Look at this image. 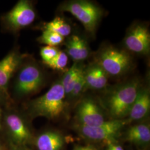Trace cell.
I'll use <instances>...</instances> for the list:
<instances>
[{"instance_id":"obj_1","label":"cell","mask_w":150,"mask_h":150,"mask_svg":"<svg viewBox=\"0 0 150 150\" xmlns=\"http://www.w3.org/2000/svg\"><path fill=\"white\" fill-rule=\"evenodd\" d=\"M142 86L134 79L113 87L105 97V105L113 120H122L128 116L129 111Z\"/></svg>"},{"instance_id":"obj_2","label":"cell","mask_w":150,"mask_h":150,"mask_svg":"<svg viewBox=\"0 0 150 150\" xmlns=\"http://www.w3.org/2000/svg\"><path fill=\"white\" fill-rule=\"evenodd\" d=\"M66 97L64 88L59 81L42 96L30 103V113L33 117H44L49 120L59 118L66 109Z\"/></svg>"},{"instance_id":"obj_3","label":"cell","mask_w":150,"mask_h":150,"mask_svg":"<svg viewBox=\"0 0 150 150\" xmlns=\"http://www.w3.org/2000/svg\"><path fill=\"white\" fill-rule=\"evenodd\" d=\"M61 10L74 16L91 33L95 32L103 15V10L99 6L85 0L68 1L61 6Z\"/></svg>"},{"instance_id":"obj_4","label":"cell","mask_w":150,"mask_h":150,"mask_svg":"<svg viewBox=\"0 0 150 150\" xmlns=\"http://www.w3.org/2000/svg\"><path fill=\"white\" fill-rule=\"evenodd\" d=\"M95 64L108 76H118L125 74L130 69L132 61L127 52L112 46H107L99 51Z\"/></svg>"},{"instance_id":"obj_5","label":"cell","mask_w":150,"mask_h":150,"mask_svg":"<svg viewBox=\"0 0 150 150\" xmlns=\"http://www.w3.org/2000/svg\"><path fill=\"white\" fill-rule=\"evenodd\" d=\"M17 76L15 92L19 96H26L36 93L43 86L45 76L40 66L33 62L21 66Z\"/></svg>"},{"instance_id":"obj_6","label":"cell","mask_w":150,"mask_h":150,"mask_svg":"<svg viewBox=\"0 0 150 150\" xmlns=\"http://www.w3.org/2000/svg\"><path fill=\"white\" fill-rule=\"evenodd\" d=\"M126 123V121L123 120H112L96 126L77 125L76 127L81 136L86 139L95 142H105L108 145L114 143Z\"/></svg>"},{"instance_id":"obj_7","label":"cell","mask_w":150,"mask_h":150,"mask_svg":"<svg viewBox=\"0 0 150 150\" xmlns=\"http://www.w3.org/2000/svg\"><path fill=\"white\" fill-rule=\"evenodd\" d=\"M36 16L32 4L26 0H21L6 14L3 20L9 29L18 31L32 24Z\"/></svg>"},{"instance_id":"obj_8","label":"cell","mask_w":150,"mask_h":150,"mask_svg":"<svg viewBox=\"0 0 150 150\" xmlns=\"http://www.w3.org/2000/svg\"><path fill=\"white\" fill-rule=\"evenodd\" d=\"M124 45L128 50L135 54H149L150 50V34L148 27L144 24L134 25L129 29L125 36Z\"/></svg>"},{"instance_id":"obj_9","label":"cell","mask_w":150,"mask_h":150,"mask_svg":"<svg viewBox=\"0 0 150 150\" xmlns=\"http://www.w3.org/2000/svg\"><path fill=\"white\" fill-rule=\"evenodd\" d=\"M76 114L78 125L82 126H96L106 121L101 108L90 98H84L79 103Z\"/></svg>"},{"instance_id":"obj_10","label":"cell","mask_w":150,"mask_h":150,"mask_svg":"<svg viewBox=\"0 0 150 150\" xmlns=\"http://www.w3.org/2000/svg\"><path fill=\"white\" fill-rule=\"evenodd\" d=\"M5 123L12 139L18 146L26 145L31 140L32 135L27 124L18 115L7 114Z\"/></svg>"},{"instance_id":"obj_11","label":"cell","mask_w":150,"mask_h":150,"mask_svg":"<svg viewBox=\"0 0 150 150\" xmlns=\"http://www.w3.org/2000/svg\"><path fill=\"white\" fill-rule=\"evenodd\" d=\"M23 56L17 51H12L0 61V89L7 92L12 76L21 66Z\"/></svg>"},{"instance_id":"obj_12","label":"cell","mask_w":150,"mask_h":150,"mask_svg":"<svg viewBox=\"0 0 150 150\" xmlns=\"http://www.w3.org/2000/svg\"><path fill=\"white\" fill-rule=\"evenodd\" d=\"M150 109V91L148 88H141L134 103L129 111L126 122L142 120L148 115Z\"/></svg>"},{"instance_id":"obj_13","label":"cell","mask_w":150,"mask_h":150,"mask_svg":"<svg viewBox=\"0 0 150 150\" xmlns=\"http://www.w3.org/2000/svg\"><path fill=\"white\" fill-rule=\"evenodd\" d=\"M67 54L76 62L83 61L89 56V47L86 41L78 35H72L66 43Z\"/></svg>"},{"instance_id":"obj_14","label":"cell","mask_w":150,"mask_h":150,"mask_svg":"<svg viewBox=\"0 0 150 150\" xmlns=\"http://www.w3.org/2000/svg\"><path fill=\"white\" fill-rule=\"evenodd\" d=\"M84 77L87 88L101 90L107 85L108 75L95 63L84 69Z\"/></svg>"},{"instance_id":"obj_15","label":"cell","mask_w":150,"mask_h":150,"mask_svg":"<svg viewBox=\"0 0 150 150\" xmlns=\"http://www.w3.org/2000/svg\"><path fill=\"white\" fill-rule=\"evenodd\" d=\"M126 141L138 147H145L150 142V128L147 124H136L129 128L125 136Z\"/></svg>"},{"instance_id":"obj_16","label":"cell","mask_w":150,"mask_h":150,"mask_svg":"<svg viewBox=\"0 0 150 150\" xmlns=\"http://www.w3.org/2000/svg\"><path fill=\"white\" fill-rule=\"evenodd\" d=\"M64 144L63 136L54 131H48L39 134L36 139L38 150H61Z\"/></svg>"},{"instance_id":"obj_17","label":"cell","mask_w":150,"mask_h":150,"mask_svg":"<svg viewBox=\"0 0 150 150\" xmlns=\"http://www.w3.org/2000/svg\"><path fill=\"white\" fill-rule=\"evenodd\" d=\"M84 68L76 62L71 68L66 71L62 80L60 81L64 88L66 96L69 97L76 83L82 74Z\"/></svg>"},{"instance_id":"obj_18","label":"cell","mask_w":150,"mask_h":150,"mask_svg":"<svg viewBox=\"0 0 150 150\" xmlns=\"http://www.w3.org/2000/svg\"><path fill=\"white\" fill-rule=\"evenodd\" d=\"M44 28L57 33L64 38L69 36L71 33L70 25L60 17H56L51 21L45 23Z\"/></svg>"},{"instance_id":"obj_19","label":"cell","mask_w":150,"mask_h":150,"mask_svg":"<svg viewBox=\"0 0 150 150\" xmlns=\"http://www.w3.org/2000/svg\"><path fill=\"white\" fill-rule=\"evenodd\" d=\"M38 40L40 43L46 46L56 47L64 42V38L57 33L45 30L42 35L38 38Z\"/></svg>"},{"instance_id":"obj_20","label":"cell","mask_w":150,"mask_h":150,"mask_svg":"<svg viewBox=\"0 0 150 150\" xmlns=\"http://www.w3.org/2000/svg\"><path fill=\"white\" fill-rule=\"evenodd\" d=\"M69 58L66 53L62 51H59L57 56L47 63L44 64L48 67L54 70L66 71V67L68 64Z\"/></svg>"},{"instance_id":"obj_21","label":"cell","mask_w":150,"mask_h":150,"mask_svg":"<svg viewBox=\"0 0 150 150\" xmlns=\"http://www.w3.org/2000/svg\"><path fill=\"white\" fill-rule=\"evenodd\" d=\"M86 88H87V86H86V81L84 77V71H83L82 74L81 75L80 79L76 83L69 97L71 98L72 100L77 98L79 97L80 96L81 94L84 91H85Z\"/></svg>"},{"instance_id":"obj_22","label":"cell","mask_w":150,"mask_h":150,"mask_svg":"<svg viewBox=\"0 0 150 150\" xmlns=\"http://www.w3.org/2000/svg\"><path fill=\"white\" fill-rule=\"evenodd\" d=\"M59 50L56 47L46 46L41 48L40 56L42 59L43 64L47 63L54 59L59 53Z\"/></svg>"},{"instance_id":"obj_23","label":"cell","mask_w":150,"mask_h":150,"mask_svg":"<svg viewBox=\"0 0 150 150\" xmlns=\"http://www.w3.org/2000/svg\"><path fill=\"white\" fill-rule=\"evenodd\" d=\"M74 150H97V149L93 146L87 145V146H77L75 148Z\"/></svg>"},{"instance_id":"obj_24","label":"cell","mask_w":150,"mask_h":150,"mask_svg":"<svg viewBox=\"0 0 150 150\" xmlns=\"http://www.w3.org/2000/svg\"><path fill=\"white\" fill-rule=\"evenodd\" d=\"M108 146V149L110 150H123V148L120 145H116L113 144H110Z\"/></svg>"},{"instance_id":"obj_25","label":"cell","mask_w":150,"mask_h":150,"mask_svg":"<svg viewBox=\"0 0 150 150\" xmlns=\"http://www.w3.org/2000/svg\"><path fill=\"white\" fill-rule=\"evenodd\" d=\"M11 150H27L22 148L21 146H18V147H13Z\"/></svg>"},{"instance_id":"obj_26","label":"cell","mask_w":150,"mask_h":150,"mask_svg":"<svg viewBox=\"0 0 150 150\" xmlns=\"http://www.w3.org/2000/svg\"><path fill=\"white\" fill-rule=\"evenodd\" d=\"M1 119H2V110L0 108V129H2V125H1Z\"/></svg>"},{"instance_id":"obj_27","label":"cell","mask_w":150,"mask_h":150,"mask_svg":"<svg viewBox=\"0 0 150 150\" xmlns=\"http://www.w3.org/2000/svg\"><path fill=\"white\" fill-rule=\"evenodd\" d=\"M4 93H5L0 89V100H1V98H2V96H3V95H4Z\"/></svg>"},{"instance_id":"obj_28","label":"cell","mask_w":150,"mask_h":150,"mask_svg":"<svg viewBox=\"0 0 150 150\" xmlns=\"http://www.w3.org/2000/svg\"><path fill=\"white\" fill-rule=\"evenodd\" d=\"M0 150H1V145H0Z\"/></svg>"},{"instance_id":"obj_29","label":"cell","mask_w":150,"mask_h":150,"mask_svg":"<svg viewBox=\"0 0 150 150\" xmlns=\"http://www.w3.org/2000/svg\"><path fill=\"white\" fill-rule=\"evenodd\" d=\"M107 150H110V149H107Z\"/></svg>"}]
</instances>
